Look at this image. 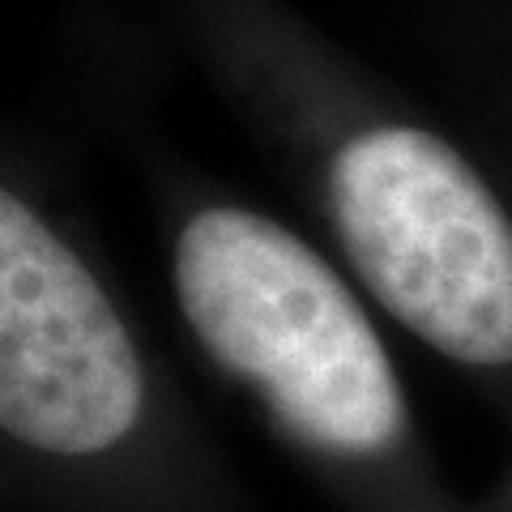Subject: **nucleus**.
<instances>
[{"label":"nucleus","instance_id":"obj_1","mask_svg":"<svg viewBox=\"0 0 512 512\" xmlns=\"http://www.w3.org/2000/svg\"><path fill=\"white\" fill-rule=\"evenodd\" d=\"M158 9L359 295L512 414V192L487 158L286 0Z\"/></svg>","mask_w":512,"mask_h":512},{"label":"nucleus","instance_id":"obj_2","mask_svg":"<svg viewBox=\"0 0 512 512\" xmlns=\"http://www.w3.org/2000/svg\"><path fill=\"white\" fill-rule=\"evenodd\" d=\"M393 47L512 192V0H397Z\"/></svg>","mask_w":512,"mask_h":512}]
</instances>
